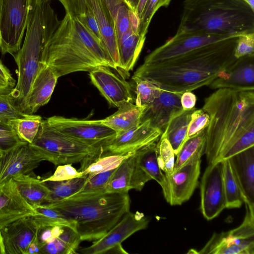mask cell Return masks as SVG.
I'll return each instance as SVG.
<instances>
[{
    "mask_svg": "<svg viewBox=\"0 0 254 254\" xmlns=\"http://www.w3.org/2000/svg\"><path fill=\"white\" fill-rule=\"evenodd\" d=\"M205 143V129L188 139L176 155L174 170L180 168L195 157H201L204 153Z\"/></svg>",
    "mask_w": 254,
    "mask_h": 254,
    "instance_id": "35",
    "label": "cell"
},
{
    "mask_svg": "<svg viewBox=\"0 0 254 254\" xmlns=\"http://www.w3.org/2000/svg\"><path fill=\"white\" fill-rule=\"evenodd\" d=\"M197 254H254V240L243 239L232 230L214 233Z\"/></svg>",
    "mask_w": 254,
    "mask_h": 254,
    "instance_id": "25",
    "label": "cell"
},
{
    "mask_svg": "<svg viewBox=\"0 0 254 254\" xmlns=\"http://www.w3.org/2000/svg\"><path fill=\"white\" fill-rule=\"evenodd\" d=\"M42 120L39 115L27 114L8 123L21 141L32 143L38 133Z\"/></svg>",
    "mask_w": 254,
    "mask_h": 254,
    "instance_id": "36",
    "label": "cell"
},
{
    "mask_svg": "<svg viewBox=\"0 0 254 254\" xmlns=\"http://www.w3.org/2000/svg\"><path fill=\"white\" fill-rule=\"evenodd\" d=\"M201 212L211 220L226 208L221 161L208 164L200 182Z\"/></svg>",
    "mask_w": 254,
    "mask_h": 254,
    "instance_id": "12",
    "label": "cell"
},
{
    "mask_svg": "<svg viewBox=\"0 0 254 254\" xmlns=\"http://www.w3.org/2000/svg\"><path fill=\"white\" fill-rule=\"evenodd\" d=\"M106 254H128L122 246V244H119L110 249Z\"/></svg>",
    "mask_w": 254,
    "mask_h": 254,
    "instance_id": "52",
    "label": "cell"
},
{
    "mask_svg": "<svg viewBox=\"0 0 254 254\" xmlns=\"http://www.w3.org/2000/svg\"><path fill=\"white\" fill-rule=\"evenodd\" d=\"M162 133L153 127L149 120L120 134L102 144L104 152L113 154H127L135 152L159 139Z\"/></svg>",
    "mask_w": 254,
    "mask_h": 254,
    "instance_id": "15",
    "label": "cell"
},
{
    "mask_svg": "<svg viewBox=\"0 0 254 254\" xmlns=\"http://www.w3.org/2000/svg\"><path fill=\"white\" fill-rule=\"evenodd\" d=\"M35 210L23 198L12 179L0 184V230Z\"/></svg>",
    "mask_w": 254,
    "mask_h": 254,
    "instance_id": "18",
    "label": "cell"
},
{
    "mask_svg": "<svg viewBox=\"0 0 254 254\" xmlns=\"http://www.w3.org/2000/svg\"><path fill=\"white\" fill-rule=\"evenodd\" d=\"M240 35L209 44L167 61L143 63L132 79H145L161 89L176 92L209 86L237 60L234 51Z\"/></svg>",
    "mask_w": 254,
    "mask_h": 254,
    "instance_id": "2",
    "label": "cell"
},
{
    "mask_svg": "<svg viewBox=\"0 0 254 254\" xmlns=\"http://www.w3.org/2000/svg\"><path fill=\"white\" fill-rule=\"evenodd\" d=\"M53 128L76 139L101 145L116 136V132L100 120H86L54 116L45 119Z\"/></svg>",
    "mask_w": 254,
    "mask_h": 254,
    "instance_id": "11",
    "label": "cell"
},
{
    "mask_svg": "<svg viewBox=\"0 0 254 254\" xmlns=\"http://www.w3.org/2000/svg\"><path fill=\"white\" fill-rule=\"evenodd\" d=\"M0 254H6L3 239L0 230Z\"/></svg>",
    "mask_w": 254,
    "mask_h": 254,
    "instance_id": "55",
    "label": "cell"
},
{
    "mask_svg": "<svg viewBox=\"0 0 254 254\" xmlns=\"http://www.w3.org/2000/svg\"><path fill=\"white\" fill-rule=\"evenodd\" d=\"M200 158L195 157L171 174H164L160 186L166 201L171 205H180L192 196L198 185Z\"/></svg>",
    "mask_w": 254,
    "mask_h": 254,
    "instance_id": "10",
    "label": "cell"
},
{
    "mask_svg": "<svg viewBox=\"0 0 254 254\" xmlns=\"http://www.w3.org/2000/svg\"><path fill=\"white\" fill-rule=\"evenodd\" d=\"M92 83L110 106L118 108L132 100L130 84L113 72L109 67L100 66L89 71Z\"/></svg>",
    "mask_w": 254,
    "mask_h": 254,
    "instance_id": "17",
    "label": "cell"
},
{
    "mask_svg": "<svg viewBox=\"0 0 254 254\" xmlns=\"http://www.w3.org/2000/svg\"><path fill=\"white\" fill-rule=\"evenodd\" d=\"M226 208H240L245 198L233 172L229 159L221 161Z\"/></svg>",
    "mask_w": 254,
    "mask_h": 254,
    "instance_id": "32",
    "label": "cell"
},
{
    "mask_svg": "<svg viewBox=\"0 0 254 254\" xmlns=\"http://www.w3.org/2000/svg\"><path fill=\"white\" fill-rule=\"evenodd\" d=\"M15 86V79L9 70L0 61V93H9Z\"/></svg>",
    "mask_w": 254,
    "mask_h": 254,
    "instance_id": "50",
    "label": "cell"
},
{
    "mask_svg": "<svg viewBox=\"0 0 254 254\" xmlns=\"http://www.w3.org/2000/svg\"><path fill=\"white\" fill-rule=\"evenodd\" d=\"M55 165L81 163L80 170L103 154L101 145L92 144L64 134L51 127L45 119L42 120L33 141Z\"/></svg>",
    "mask_w": 254,
    "mask_h": 254,
    "instance_id": "7",
    "label": "cell"
},
{
    "mask_svg": "<svg viewBox=\"0 0 254 254\" xmlns=\"http://www.w3.org/2000/svg\"><path fill=\"white\" fill-rule=\"evenodd\" d=\"M41 63L58 78L100 66L114 68L99 40L77 16L68 12L45 44Z\"/></svg>",
    "mask_w": 254,
    "mask_h": 254,
    "instance_id": "3",
    "label": "cell"
},
{
    "mask_svg": "<svg viewBox=\"0 0 254 254\" xmlns=\"http://www.w3.org/2000/svg\"><path fill=\"white\" fill-rule=\"evenodd\" d=\"M32 0H2L0 18V50L14 55L21 47Z\"/></svg>",
    "mask_w": 254,
    "mask_h": 254,
    "instance_id": "8",
    "label": "cell"
},
{
    "mask_svg": "<svg viewBox=\"0 0 254 254\" xmlns=\"http://www.w3.org/2000/svg\"><path fill=\"white\" fill-rule=\"evenodd\" d=\"M87 179L81 176L66 180L43 182L50 190L46 203L59 201L74 194L83 187Z\"/></svg>",
    "mask_w": 254,
    "mask_h": 254,
    "instance_id": "33",
    "label": "cell"
},
{
    "mask_svg": "<svg viewBox=\"0 0 254 254\" xmlns=\"http://www.w3.org/2000/svg\"><path fill=\"white\" fill-rule=\"evenodd\" d=\"M31 174L14 177L12 179L21 196L34 208L37 206L47 203L50 190L44 182L32 176Z\"/></svg>",
    "mask_w": 254,
    "mask_h": 254,
    "instance_id": "27",
    "label": "cell"
},
{
    "mask_svg": "<svg viewBox=\"0 0 254 254\" xmlns=\"http://www.w3.org/2000/svg\"><path fill=\"white\" fill-rule=\"evenodd\" d=\"M82 174V172L77 171L72 166L71 164H62L58 166L52 175L47 178L42 179V181L66 180L81 177Z\"/></svg>",
    "mask_w": 254,
    "mask_h": 254,
    "instance_id": "47",
    "label": "cell"
},
{
    "mask_svg": "<svg viewBox=\"0 0 254 254\" xmlns=\"http://www.w3.org/2000/svg\"><path fill=\"white\" fill-rule=\"evenodd\" d=\"M196 102V97L191 91L183 92L181 97V103L184 110H190L195 108Z\"/></svg>",
    "mask_w": 254,
    "mask_h": 254,
    "instance_id": "51",
    "label": "cell"
},
{
    "mask_svg": "<svg viewBox=\"0 0 254 254\" xmlns=\"http://www.w3.org/2000/svg\"><path fill=\"white\" fill-rule=\"evenodd\" d=\"M2 152H3V151H2V150H0V156H1V155H2Z\"/></svg>",
    "mask_w": 254,
    "mask_h": 254,
    "instance_id": "57",
    "label": "cell"
},
{
    "mask_svg": "<svg viewBox=\"0 0 254 254\" xmlns=\"http://www.w3.org/2000/svg\"><path fill=\"white\" fill-rule=\"evenodd\" d=\"M20 142L9 123L0 121V150H7Z\"/></svg>",
    "mask_w": 254,
    "mask_h": 254,
    "instance_id": "45",
    "label": "cell"
},
{
    "mask_svg": "<svg viewBox=\"0 0 254 254\" xmlns=\"http://www.w3.org/2000/svg\"><path fill=\"white\" fill-rule=\"evenodd\" d=\"M99 26L101 44L114 69L120 68L117 34L113 18L103 0H88Z\"/></svg>",
    "mask_w": 254,
    "mask_h": 254,
    "instance_id": "22",
    "label": "cell"
},
{
    "mask_svg": "<svg viewBox=\"0 0 254 254\" xmlns=\"http://www.w3.org/2000/svg\"><path fill=\"white\" fill-rule=\"evenodd\" d=\"M202 109L210 117L205 129L208 164L254 146V90L218 89Z\"/></svg>",
    "mask_w": 254,
    "mask_h": 254,
    "instance_id": "1",
    "label": "cell"
},
{
    "mask_svg": "<svg viewBox=\"0 0 254 254\" xmlns=\"http://www.w3.org/2000/svg\"><path fill=\"white\" fill-rule=\"evenodd\" d=\"M209 86L214 89L254 90V55L237 59Z\"/></svg>",
    "mask_w": 254,
    "mask_h": 254,
    "instance_id": "20",
    "label": "cell"
},
{
    "mask_svg": "<svg viewBox=\"0 0 254 254\" xmlns=\"http://www.w3.org/2000/svg\"><path fill=\"white\" fill-rule=\"evenodd\" d=\"M233 36L234 35H216L202 33H176L163 45L149 53L145 57L143 64H152L167 61Z\"/></svg>",
    "mask_w": 254,
    "mask_h": 254,
    "instance_id": "13",
    "label": "cell"
},
{
    "mask_svg": "<svg viewBox=\"0 0 254 254\" xmlns=\"http://www.w3.org/2000/svg\"><path fill=\"white\" fill-rule=\"evenodd\" d=\"M245 198V204L254 208V146L228 159Z\"/></svg>",
    "mask_w": 254,
    "mask_h": 254,
    "instance_id": "24",
    "label": "cell"
},
{
    "mask_svg": "<svg viewBox=\"0 0 254 254\" xmlns=\"http://www.w3.org/2000/svg\"><path fill=\"white\" fill-rule=\"evenodd\" d=\"M136 84L135 105L146 107L159 95L162 89L156 84L142 78L132 79Z\"/></svg>",
    "mask_w": 254,
    "mask_h": 254,
    "instance_id": "40",
    "label": "cell"
},
{
    "mask_svg": "<svg viewBox=\"0 0 254 254\" xmlns=\"http://www.w3.org/2000/svg\"><path fill=\"white\" fill-rule=\"evenodd\" d=\"M156 150L160 169L164 174H171L174 169L175 155L171 144L166 137H160L156 144Z\"/></svg>",
    "mask_w": 254,
    "mask_h": 254,
    "instance_id": "41",
    "label": "cell"
},
{
    "mask_svg": "<svg viewBox=\"0 0 254 254\" xmlns=\"http://www.w3.org/2000/svg\"><path fill=\"white\" fill-rule=\"evenodd\" d=\"M78 17L101 43V35L97 21L89 4L87 6L85 13Z\"/></svg>",
    "mask_w": 254,
    "mask_h": 254,
    "instance_id": "49",
    "label": "cell"
},
{
    "mask_svg": "<svg viewBox=\"0 0 254 254\" xmlns=\"http://www.w3.org/2000/svg\"><path fill=\"white\" fill-rule=\"evenodd\" d=\"M112 115L101 120V123L120 134L140 124L141 118L145 107H139L127 102L118 108Z\"/></svg>",
    "mask_w": 254,
    "mask_h": 254,
    "instance_id": "26",
    "label": "cell"
},
{
    "mask_svg": "<svg viewBox=\"0 0 254 254\" xmlns=\"http://www.w3.org/2000/svg\"><path fill=\"white\" fill-rule=\"evenodd\" d=\"M139 0H125L130 7L136 11V8Z\"/></svg>",
    "mask_w": 254,
    "mask_h": 254,
    "instance_id": "54",
    "label": "cell"
},
{
    "mask_svg": "<svg viewBox=\"0 0 254 254\" xmlns=\"http://www.w3.org/2000/svg\"><path fill=\"white\" fill-rule=\"evenodd\" d=\"M50 0H32L24 42L13 56L18 67V79L9 95L23 112L27 97L41 63L43 47L59 24Z\"/></svg>",
    "mask_w": 254,
    "mask_h": 254,
    "instance_id": "6",
    "label": "cell"
},
{
    "mask_svg": "<svg viewBox=\"0 0 254 254\" xmlns=\"http://www.w3.org/2000/svg\"><path fill=\"white\" fill-rule=\"evenodd\" d=\"M80 236L75 229L70 226H64L60 234L51 242L41 249V254H73L81 242Z\"/></svg>",
    "mask_w": 254,
    "mask_h": 254,
    "instance_id": "30",
    "label": "cell"
},
{
    "mask_svg": "<svg viewBox=\"0 0 254 254\" xmlns=\"http://www.w3.org/2000/svg\"><path fill=\"white\" fill-rule=\"evenodd\" d=\"M146 1H147V0H139L138 5H137V6L136 8V12L137 14H138L139 18L142 14V12L143 11V10L144 9V7L145 6Z\"/></svg>",
    "mask_w": 254,
    "mask_h": 254,
    "instance_id": "53",
    "label": "cell"
},
{
    "mask_svg": "<svg viewBox=\"0 0 254 254\" xmlns=\"http://www.w3.org/2000/svg\"><path fill=\"white\" fill-rule=\"evenodd\" d=\"M209 121L210 117L207 113L202 109H195L191 114L184 143L188 139L205 129L209 125Z\"/></svg>",
    "mask_w": 254,
    "mask_h": 254,
    "instance_id": "44",
    "label": "cell"
},
{
    "mask_svg": "<svg viewBox=\"0 0 254 254\" xmlns=\"http://www.w3.org/2000/svg\"><path fill=\"white\" fill-rule=\"evenodd\" d=\"M47 155L32 143L20 142L3 151L0 157V184L22 175L31 174Z\"/></svg>",
    "mask_w": 254,
    "mask_h": 254,
    "instance_id": "9",
    "label": "cell"
},
{
    "mask_svg": "<svg viewBox=\"0 0 254 254\" xmlns=\"http://www.w3.org/2000/svg\"><path fill=\"white\" fill-rule=\"evenodd\" d=\"M135 152L125 158L116 168L107 186L106 192L128 193L131 190Z\"/></svg>",
    "mask_w": 254,
    "mask_h": 254,
    "instance_id": "31",
    "label": "cell"
},
{
    "mask_svg": "<svg viewBox=\"0 0 254 254\" xmlns=\"http://www.w3.org/2000/svg\"><path fill=\"white\" fill-rule=\"evenodd\" d=\"M40 228L33 216H29L1 229L6 254H28L31 245L38 241Z\"/></svg>",
    "mask_w": 254,
    "mask_h": 254,
    "instance_id": "16",
    "label": "cell"
},
{
    "mask_svg": "<svg viewBox=\"0 0 254 254\" xmlns=\"http://www.w3.org/2000/svg\"><path fill=\"white\" fill-rule=\"evenodd\" d=\"M195 109L183 110L175 115L169 121L161 135L168 139L175 155H177L184 143L191 115Z\"/></svg>",
    "mask_w": 254,
    "mask_h": 254,
    "instance_id": "29",
    "label": "cell"
},
{
    "mask_svg": "<svg viewBox=\"0 0 254 254\" xmlns=\"http://www.w3.org/2000/svg\"><path fill=\"white\" fill-rule=\"evenodd\" d=\"M58 210L72 224L83 241L104 236L129 211L128 193L108 192L70 196L46 203Z\"/></svg>",
    "mask_w": 254,
    "mask_h": 254,
    "instance_id": "5",
    "label": "cell"
},
{
    "mask_svg": "<svg viewBox=\"0 0 254 254\" xmlns=\"http://www.w3.org/2000/svg\"><path fill=\"white\" fill-rule=\"evenodd\" d=\"M103 1L114 20L118 41L124 35L132 30L129 16V10L132 9L125 0Z\"/></svg>",
    "mask_w": 254,
    "mask_h": 254,
    "instance_id": "34",
    "label": "cell"
},
{
    "mask_svg": "<svg viewBox=\"0 0 254 254\" xmlns=\"http://www.w3.org/2000/svg\"><path fill=\"white\" fill-rule=\"evenodd\" d=\"M171 0H147L140 17L139 34L146 37L148 28L154 14L161 7H167Z\"/></svg>",
    "mask_w": 254,
    "mask_h": 254,
    "instance_id": "42",
    "label": "cell"
},
{
    "mask_svg": "<svg viewBox=\"0 0 254 254\" xmlns=\"http://www.w3.org/2000/svg\"><path fill=\"white\" fill-rule=\"evenodd\" d=\"M26 115L15 105L9 93H0V121L8 122Z\"/></svg>",
    "mask_w": 254,
    "mask_h": 254,
    "instance_id": "43",
    "label": "cell"
},
{
    "mask_svg": "<svg viewBox=\"0 0 254 254\" xmlns=\"http://www.w3.org/2000/svg\"><path fill=\"white\" fill-rule=\"evenodd\" d=\"M149 220L143 213L128 212L104 236L80 250L83 254H103L134 233L146 229Z\"/></svg>",
    "mask_w": 254,
    "mask_h": 254,
    "instance_id": "14",
    "label": "cell"
},
{
    "mask_svg": "<svg viewBox=\"0 0 254 254\" xmlns=\"http://www.w3.org/2000/svg\"><path fill=\"white\" fill-rule=\"evenodd\" d=\"M34 209L35 214L33 217L40 227L67 225L73 227L71 223L62 213L45 204L37 206Z\"/></svg>",
    "mask_w": 254,
    "mask_h": 254,
    "instance_id": "38",
    "label": "cell"
},
{
    "mask_svg": "<svg viewBox=\"0 0 254 254\" xmlns=\"http://www.w3.org/2000/svg\"><path fill=\"white\" fill-rule=\"evenodd\" d=\"M2 3V0H0V14H1Z\"/></svg>",
    "mask_w": 254,
    "mask_h": 254,
    "instance_id": "56",
    "label": "cell"
},
{
    "mask_svg": "<svg viewBox=\"0 0 254 254\" xmlns=\"http://www.w3.org/2000/svg\"><path fill=\"white\" fill-rule=\"evenodd\" d=\"M254 32V9L244 0H185L176 33L235 35Z\"/></svg>",
    "mask_w": 254,
    "mask_h": 254,
    "instance_id": "4",
    "label": "cell"
},
{
    "mask_svg": "<svg viewBox=\"0 0 254 254\" xmlns=\"http://www.w3.org/2000/svg\"><path fill=\"white\" fill-rule=\"evenodd\" d=\"M157 142L135 152L131 189L140 191L145 184L151 180L156 181L160 186L162 184L165 175L160 169L158 161Z\"/></svg>",
    "mask_w": 254,
    "mask_h": 254,
    "instance_id": "19",
    "label": "cell"
},
{
    "mask_svg": "<svg viewBox=\"0 0 254 254\" xmlns=\"http://www.w3.org/2000/svg\"><path fill=\"white\" fill-rule=\"evenodd\" d=\"M145 38L146 37L131 30L118 41L120 69L126 73L132 69L141 52Z\"/></svg>",
    "mask_w": 254,
    "mask_h": 254,
    "instance_id": "28",
    "label": "cell"
},
{
    "mask_svg": "<svg viewBox=\"0 0 254 254\" xmlns=\"http://www.w3.org/2000/svg\"><path fill=\"white\" fill-rule=\"evenodd\" d=\"M58 77L48 65L40 63L30 92L25 102L23 112L34 114L51 99Z\"/></svg>",
    "mask_w": 254,
    "mask_h": 254,
    "instance_id": "23",
    "label": "cell"
},
{
    "mask_svg": "<svg viewBox=\"0 0 254 254\" xmlns=\"http://www.w3.org/2000/svg\"><path fill=\"white\" fill-rule=\"evenodd\" d=\"M182 94L162 89L159 95L145 108L140 123L149 120L153 127L163 133L171 119L183 110L181 103Z\"/></svg>",
    "mask_w": 254,
    "mask_h": 254,
    "instance_id": "21",
    "label": "cell"
},
{
    "mask_svg": "<svg viewBox=\"0 0 254 254\" xmlns=\"http://www.w3.org/2000/svg\"><path fill=\"white\" fill-rule=\"evenodd\" d=\"M254 55V32L241 35L237 40L234 56L238 59Z\"/></svg>",
    "mask_w": 254,
    "mask_h": 254,
    "instance_id": "46",
    "label": "cell"
},
{
    "mask_svg": "<svg viewBox=\"0 0 254 254\" xmlns=\"http://www.w3.org/2000/svg\"><path fill=\"white\" fill-rule=\"evenodd\" d=\"M64 7L66 12L75 16L83 15L89 4L88 0H59Z\"/></svg>",
    "mask_w": 254,
    "mask_h": 254,
    "instance_id": "48",
    "label": "cell"
},
{
    "mask_svg": "<svg viewBox=\"0 0 254 254\" xmlns=\"http://www.w3.org/2000/svg\"><path fill=\"white\" fill-rule=\"evenodd\" d=\"M131 153L127 154H103L90 162L81 171L82 177L88 179L98 173L117 168L121 162Z\"/></svg>",
    "mask_w": 254,
    "mask_h": 254,
    "instance_id": "37",
    "label": "cell"
},
{
    "mask_svg": "<svg viewBox=\"0 0 254 254\" xmlns=\"http://www.w3.org/2000/svg\"><path fill=\"white\" fill-rule=\"evenodd\" d=\"M116 169V168L108 170L89 178L83 187L77 192L70 196L94 195L106 192L107 186Z\"/></svg>",
    "mask_w": 254,
    "mask_h": 254,
    "instance_id": "39",
    "label": "cell"
}]
</instances>
